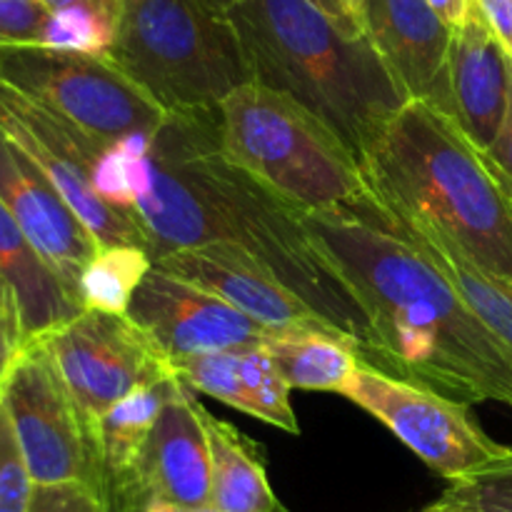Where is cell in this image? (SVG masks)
<instances>
[{
	"label": "cell",
	"mask_w": 512,
	"mask_h": 512,
	"mask_svg": "<svg viewBox=\"0 0 512 512\" xmlns=\"http://www.w3.org/2000/svg\"><path fill=\"white\" fill-rule=\"evenodd\" d=\"M143 188L130 215L153 263L173 250L235 243L285 288L360 345L378 365V340L343 275L310 238L303 213L230 163L218 143V108L168 115L150 138Z\"/></svg>",
	"instance_id": "cell-1"
},
{
	"label": "cell",
	"mask_w": 512,
	"mask_h": 512,
	"mask_svg": "<svg viewBox=\"0 0 512 512\" xmlns=\"http://www.w3.org/2000/svg\"><path fill=\"white\" fill-rule=\"evenodd\" d=\"M303 223L363 305L378 368L468 405L512 408V350L375 200L303 215Z\"/></svg>",
	"instance_id": "cell-2"
},
{
	"label": "cell",
	"mask_w": 512,
	"mask_h": 512,
	"mask_svg": "<svg viewBox=\"0 0 512 512\" xmlns=\"http://www.w3.org/2000/svg\"><path fill=\"white\" fill-rule=\"evenodd\" d=\"M383 210L438 230L468 260L512 283V198L453 118L408 100L358 155Z\"/></svg>",
	"instance_id": "cell-3"
},
{
	"label": "cell",
	"mask_w": 512,
	"mask_h": 512,
	"mask_svg": "<svg viewBox=\"0 0 512 512\" xmlns=\"http://www.w3.org/2000/svg\"><path fill=\"white\" fill-rule=\"evenodd\" d=\"M228 18L255 83L310 110L355 158L410 100L368 35L308 0H245Z\"/></svg>",
	"instance_id": "cell-4"
},
{
	"label": "cell",
	"mask_w": 512,
	"mask_h": 512,
	"mask_svg": "<svg viewBox=\"0 0 512 512\" xmlns=\"http://www.w3.org/2000/svg\"><path fill=\"white\" fill-rule=\"evenodd\" d=\"M218 143L230 163L303 215L373 203L348 145L293 98L255 80L218 105Z\"/></svg>",
	"instance_id": "cell-5"
},
{
	"label": "cell",
	"mask_w": 512,
	"mask_h": 512,
	"mask_svg": "<svg viewBox=\"0 0 512 512\" xmlns=\"http://www.w3.org/2000/svg\"><path fill=\"white\" fill-rule=\"evenodd\" d=\"M168 115L215 110L253 83L228 15L200 0H130L108 55Z\"/></svg>",
	"instance_id": "cell-6"
},
{
	"label": "cell",
	"mask_w": 512,
	"mask_h": 512,
	"mask_svg": "<svg viewBox=\"0 0 512 512\" xmlns=\"http://www.w3.org/2000/svg\"><path fill=\"white\" fill-rule=\"evenodd\" d=\"M0 83L28 95L83 133L115 143L155 133L168 113L103 55L45 45H0Z\"/></svg>",
	"instance_id": "cell-7"
},
{
	"label": "cell",
	"mask_w": 512,
	"mask_h": 512,
	"mask_svg": "<svg viewBox=\"0 0 512 512\" xmlns=\"http://www.w3.org/2000/svg\"><path fill=\"white\" fill-rule=\"evenodd\" d=\"M343 398L378 418L448 483L512 465V448L490 438L475 423L468 403L388 373L368 360L358 365Z\"/></svg>",
	"instance_id": "cell-8"
},
{
	"label": "cell",
	"mask_w": 512,
	"mask_h": 512,
	"mask_svg": "<svg viewBox=\"0 0 512 512\" xmlns=\"http://www.w3.org/2000/svg\"><path fill=\"white\" fill-rule=\"evenodd\" d=\"M3 408L35 485L93 480V443L43 340L25 345L3 380Z\"/></svg>",
	"instance_id": "cell-9"
},
{
	"label": "cell",
	"mask_w": 512,
	"mask_h": 512,
	"mask_svg": "<svg viewBox=\"0 0 512 512\" xmlns=\"http://www.w3.org/2000/svg\"><path fill=\"white\" fill-rule=\"evenodd\" d=\"M43 340L73 395L93 443V430L110 408L135 390L160 383L170 365L128 315L83 310Z\"/></svg>",
	"instance_id": "cell-10"
},
{
	"label": "cell",
	"mask_w": 512,
	"mask_h": 512,
	"mask_svg": "<svg viewBox=\"0 0 512 512\" xmlns=\"http://www.w3.org/2000/svg\"><path fill=\"white\" fill-rule=\"evenodd\" d=\"M0 133L43 170L100 248L135 245L148 250L140 225L128 213L105 203L95 190L93 160L103 140L83 133L5 83H0Z\"/></svg>",
	"instance_id": "cell-11"
},
{
	"label": "cell",
	"mask_w": 512,
	"mask_h": 512,
	"mask_svg": "<svg viewBox=\"0 0 512 512\" xmlns=\"http://www.w3.org/2000/svg\"><path fill=\"white\" fill-rule=\"evenodd\" d=\"M130 320L143 330L165 360L260 345L270 335L225 300L173 278L153 265L128 308Z\"/></svg>",
	"instance_id": "cell-12"
},
{
	"label": "cell",
	"mask_w": 512,
	"mask_h": 512,
	"mask_svg": "<svg viewBox=\"0 0 512 512\" xmlns=\"http://www.w3.org/2000/svg\"><path fill=\"white\" fill-rule=\"evenodd\" d=\"M200 408L193 390L175 380L150 430L133 483L105 505V512H130L148 500L188 510L210 508V445Z\"/></svg>",
	"instance_id": "cell-13"
},
{
	"label": "cell",
	"mask_w": 512,
	"mask_h": 512,
	"mask_svg": "<svg viewBox=\"0 0 512 512\" xmlns=\"http://www.w3.org/2000/svg\"><path fill=\"white\" fill-rule=\"evenodd\" d=\"M155 268L225 300L270 333L278 330H335L323 315L285 288L260 260L235 243H208L173 250ZM340 333V330H338Z\"/></svg>",
	"instance_id": "cell-14"
},
{
	"label": "cell",
	"mask_w": 512,
	"mask_h": 512,
	"mask_svg": "<svg viewBox=\"0 0 512 512\" xmlns=\"http://www.w3.org/2000/svg\"><path fill=\"white\" fill-rule=\"evenodd\" d=\"M510 95L512 53L473 3L463 25L453 30L433 105L453 118L470 143L485 153L503 130Z\"/></svg>",
	"instance_id": "cell-15"
},
{
	"label": "cell",
	"mask_w": 512,
	"mask_h": 512,
	"mask_svg": "<svg viewBox=\"0 0 512 512\" xmlns=\"http://www.w3.org/2000/svg\"><path fill=\"white\" fill-rule=\"evenodd\" d=\"M0 200L33 243L40 258L58 275L70 298L80 305V275L100 250L83 220L43 170L0 133ZM83 308V305H80Z\"/></svg>",
	"instance_id": "cell-16"
},
{
	"label": "cell",
	"mask_w": 512,
	"mask_h": 512,
	"mask_svg": "<svg viewBox=\"0 0 512 512\" xmlns=\"http://www.w3.org/2000/svg\"><path fill=\"white\" fill-rule=\"evenodd\" d=\"M360 25L410 100H430L440 90L453 28L428 0H363Z\"/></svg>",
	"instance_id": "cell-17"
},
{
	"label": "cell",
	"mask_w": 512,
	"mask_h": 512,
	"mask_svg": "<svg viewBox=\"0 0 512 512\" xmlns=\"http://www.w3.org/2000/svg\"><path fill=\"white\" fill-rule=\"evenodd\" d=\"M0 305L18 320L25 343L45 338L83 313L45 265L0 200Z\"/></svg>",
	"instance_id": "cell-18"
},
{
	"label": "cell",
	"mask_w": 512,
	"mask_h": 512,
	"mask_svg": "<svg viewBox=\"0 0 512 512\" xmlns=\"http://www.w3.org/2000/svg\"><path fill=\"white\" fill-rule=\"evenodd\" d=\"M175 388V378H165L135 390L100 418L93 430V480L90 490L110 505L133 483L148 435Z\"/></svg>",
	"instance_id": "cell-19"
},
{
	"label": "cell",
	"mask_w": 512,
	"mask_h": 512,
	"mask_svg": "<svg viewBox=\"0 0 512 512\" xmlns=\"http://www.w3.org/2000/svg\"><path fill=\"white\" fill-rule=\"evenodd\" d=\"M210 445V508L218 512H288L273 493L258 445L235 425L200 408Z\"/></svg>",
	"instance_id": "cell-20"
},
{
	"label": "cell",
	"mask_w": 512,
	"mask_h": 512,
	"mask_svg": "<svg viewBox=\"0 0 512 512\" xmlns=\"http://www.w3.org/2000/svg\"><path fill=\"white\" fill-rule=\"evenodd\" d=\"M263 345L290 390L343 395L365 360L360 345L338 330H278Z\"/></svg>",
	"instance_id": "cell-21"
},
{
	"label": "cell",
	"mask_w": 512,
	"mask_h": 512,
	"mask_svg": "<svg viewBox=\"0 0 512 512\" xmlns=\"http://www.w3.org/2000/svg\"><path fill=\"white\" fill-rule=\"evenodd\" d=\"M380 208V205H378ZM383 210V208H380ZM385 218L395 225L403 235H408L440 270L450 278V283L458 288L465 303L475 310L480 320L503 340L512 350V283L510 280L495 278V275L485 273L483 268L465 258L445 235L438 230L428 228V225L418 223V220L403 218L383 210Z\"/></svg>",
	"instance_id": "cell-22"
},
{
	"label": "cell",
	"mask_w": 512,
	"mask_h": 512,
	"mask_svg": "<svg viewBox=\"0 0 512 512\" xmlns=\"http://www.w3.org/2000/svg\"><path fill=\"white\" fill-rule=\"evenodd\" d=\"M150 270L153 258L148 250L135 245L100 248L80 275V305L83 310L125 315Z\"/></svg>",
	"instance_id": "cell-23"
},
{
	"label": "cell",
	"mask_w": 512,
	"mask_h": 512,
	"mask_svg": "<svg viewBox=\"0 0 512 512\" xmlns=\"http://www.w3.org/2000/svg\"><path fill=\"white\" fill-rule=\"evenodd\" d=\"M120 15H123V3H80L53 10L45 23L40 45L108 58L118 38Z\"/></svg>",
	"instance_id": "cell-24"
},
{
	"label": "cell",
	"mask_w": 512,
	"mask_h": 512,
	"mask_svg": "<svg viewBox=\"0 0 512 512\" xmlns=\"http://www.w3.org/2000/svg\"><path fill=\"white\" fill-rule=\"evenodd\" d=\"M235 360H238L240 378L253 403V418L275 425L290 435H298L300 423L290 405V385L280 375L268 348L263 343L235 348Z\"/></svg>",
	"instance_id": "cell-25"
},
{
	"label": "cell",
	"mask_w": 512,
	"mask_h": 512,
	"mask_svg": "<svg viewBox=\"0 0 512 512\" xmlns=\"http://www.w3.org/2000/svg\"><path fill=\"white\" fill-rule=\"evenodd\" d=\"M170 375L195 393L210 395L230 408L253 418V403L248 398L243 378H240L235 350L223 353L193 355V358L170 360Z\"/></svg>",
	"instance_id": "cell-26"
},
{
	"label": "cell",
	"mask_w": 512,
	"mask_h": 512,
	"mask_svg": "<svg viewBox=\"0 0 512 512\" xmlns=\"http://www.w3.org/2000/svg\"><path fill=\"white\" fill-rule=\"evenodd\" d=\"M433 505L445 512H512V465L448 483Z\"/></svg>",
	"instance_id": "cell-27"
},
{
	"label": "cell",
	"mask_w": 512,
	"mask_h": 512,
	"mask_svg": "<svg viewBox=\"0 0 512 512\" xmlns=\"http://www.w3.org/2000/svg\"><path fill=\"white\" fill-rule=\"evenodd\" d=\"M35 480L23 458L8 413L0 405V512H28Z\"/></svg>",
	"instance_id": "cell-28"
},
{
	"label": "cell",
	"mask_w": 512,
	"mask_h": 512,
	"mask_svg": "<svg viewBox=\"0 0 512 512\" xmlns=\"http://www.w3.org/2000/svg\"><path fill=\"white\" fill-rule=\"evenodd\" d=\"M48 15L40 0H0V45H40Z\"/></svg>",
	"instance_id": "cell-29"
},
{
	"label": "cell",
	"mask_w": 512,
	"mask_h": 512,
	"mask_svg": "<svg viewBox=\"0 0 512 512\" xmlns=\"http://www.w3.org/2000/svg\"><path fill=\"white\" fill-rule=\"evenodd\" d=\"M28 512H105L98 495L83 483L35 485Z\"/></svg>",
	"instance_id": "cell-30"
},
{
	"label": "cell",
	"mask_w": 512,
	"mask_h": 512,
	"mask_svg": "<svg viewBox=\"0 0 512 512\" xmlns=\"http://www.w3.org/2000/svg\"><path fill=\"white\" fill-rule=\"evenodd\" d=\"M485 158H488L490 168L495 170V175L500 178V183L505 185V190L512 198V95H510V108L508 118H505L503 130L495 138V143L485 150Z\"/></svg>",
	"instance_id": "cell-31"
},
{
	"label": "cell",
	"mask_w": 512,
	"mask_h": 512,
	"mask_svg": "<svg viewBox=\"0 0 512 512\" xmlns=\"http://www.w3.org/2000/svg\"><path fill=\"white\" fill-rule=\"evenodd\" d=\"M23 330H20L18 320L0 305V380H5L8 370L18 360V355L25 350Z\"/></svg>",
	"instance_id": "cell-32"
},
{
	"label": "cell",
	"mask_w": 512,
	"mask_h": 512,
	"mask_svg": "<svg viewBox=\"0 0 512 512\" xmlns=\"http://www.w3.org/2000/svg\"><path fill=\"white\" fill-rule=\"evenodd\" d=\"M495 30L505 48L512 53V0H473Z\"/></svg>",
	"instance_id": "cell-33"
},
{
	"label": "cell",
	"mask_w": 512,
	"mask_h": 512,
	"mask_svg": "<svg viewBox=\"0 0 512 512\" xmlns=\"http://www.w3.org/2000/svg\"><path fill=\"white\" fill-rule=\"evenodd\" d=\"M308 3H313L318 10H323L328 18H333L335 23L343 25L348 33L363 35V25H360L358 15L345 5V0H308Z\"/></svg>",
	"instance_id": "cell-34"
},
{
	"label": "cell",
	"mask_w": 512,
	"mask_h": 512,
	"mask_svg": "<svg viewBox=\"0 0 512 512\" xmlns=\"http://www.w3.org/2000/svg\"><path fill=\"white\" fill-rule=\"evenodd\" d=\"M428 5L440 15V20H443L448 28L455 30L458 25H463L465 18H468L473 0H428Z\"/></svg>",
	"instance_id": "cell-35"
},
{
	"label": "cell",
	"mask_w": 512,
	"mask_h": 512,
	"mask_svg": "<svg viewBox=\"0 0 512 512\" xmlns=\"http://www.w3.org/2000/svg\"><path fill=\"white\" fill-rule=\"evenodd\" d=\"M130 512H218L215 508H200V510H188V508H180V505H170L163 503V500H148V503L138 505Z\"/></svg>",
	"instance_id": "cell-36"
},
{
	"label": "cell",
	"mask_w": 512,
	"mask_h": 512,
	"mask_svg": "<svg viewBox=\"0 0 512 512\" xmlns=\"http://www.w3.org/2000/svg\"><path fill=\"white\" fill-rule=\"evenodd\" d=\"M40 3L53 13V10H63V8H70V5H80V3H120V0H40Z\"/></svg>",
	"instance_id": "cell-37"
},
{
	"label": "cell",
	"mask_w": 512,
	"mask_h": 512,
	"mask_svg": "<svg viewBox=\"0 0 512 512\" xmlns=\"http://www.w3.org/2000/svg\"><path fill=\"white\" fill-rule=\"evenodd\" d=\"M200 3L205 5V8H210L213 13L218 15H228L230 10L238 8L240 3H245V0H200Z\"/></svg>",
	"instance_id": "cell-38"
},
{
	"label": "cell",
	"mask_w": 512,
	"mask_h": 512,
	"mask_svg": "<svg viewBox=\"0 0 512 512\" xmlns=\"http://www.w3.org/2000/svg\"><path fill=\"white\" fill-rule=\"evenodd\" d=\"M345 5H348V8L353 10V13L358 15V20H360V8H363V0H345Z\"/></svg>",
	"instance_id": "cell-39"
},
{
	"label": "cell",
	"mask_w": 512,
	"mask_h": 512,
	"mask_svg": "<svg viewBox=\"0 0 512 512\" xmlns=\"http://www.w3.org/2000/svg\"><path fill=\"white\" fill-rule=\"evenodd\" d=\"M413 512H445V510L435 508V505H433V503H430V505H425V508H420V510H413Z\"/></svg>",
	"instance_id": "cell-40"
},
{
	"label": "cell",
	"mask_w": 512,
	"mask_h": 512,
	"mask_svg": "<svg viewBox=\"0 0 512 512\" xmlns=\"http://www.w3.org/2000/svg\"><path fill=\"white\" fill-rule=\"evenodd\" d=\"M0 405H3V385H0Z\"/></svg>",
	"instance_id": "cell-41"
},
{
	"label": "cell",
	"mask_w": 512,
	"mask_h": 512,
	"mask_svg": "<svg viewBox=\"0 0 512 512\" xmlns=\"http://www.w3.org/2000/svg\"><path fill=\"white\" fill-rule=\"evenodd\" d=\"M120 3H123V5H125V3H130V0H120Z\"/></svg>",
	"instance_id": "cell-42"
},
{
	"label": "cell",
	"mask_w": 512,
	"mask_h": 512,
	"mask_svg": "<svg viewBox=\"0 0 512 512\" xmlns=\"http://www.w3.org/2000/svg\"><path fill=\"white\" fill-rule=\"evenodd\" d=\"M0 385H3V380H0Z\"/></svg>",
	"instance_id": "cell-43"
}]
</instances>
